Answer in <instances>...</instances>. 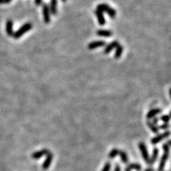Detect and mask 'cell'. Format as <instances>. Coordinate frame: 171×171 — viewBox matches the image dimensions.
Returning a JSON list of instances; mask_svg holds the SVG:
<instances>
[{
  "mask_svg": "<svg viewBox=\"0 0 171 171\" xmlns=\"http://www.w3.org/2000/svg\"><path fill=\"white\" fill-rule=\"evenodd\" d=\"M125 171H131V170L129 168L125 167Z\"/></svg>",
  "mask_w": 171,
  "mask_h": 171,
  "instance_id": "cell-31",
  "label": "cell"
},
{
  "mask_svg": "<svg viewBox=\"0 0 171 171\" xmlns=\"http://www.w3.org/2000/svg\"><path fill=\"white\" fill-rule=\"evenodd\" d=\"M162 112V109L160 108H152L147 113L146 118L148 121H150L151 119H152L153 118H154L155 116H156L158 114H160Z\"/></svg>",
  "mask_w": 171,
  "mask_h": 171,
  "instance_id": "cell-10",
  "label": "cell"
},
{
  "mask_svg": "<svg viewBox=\"0 0 171 171\" xmlns=\"http://www.w3.org/2000/svg\"><path fill=\"white\" fill-rule=\"evenodd\" d=\"M35 4L37 6H39V5H41V4H42V0H35Z\"/></svg>",
  "mask_w": 171,
  "mask_h": 171,
  "instance_id": "cell-28",
  "label": "cell"
},
{
  "mask_svg": "<svg viewBox=\"0 0 171 171\" xmlns=\"http://www.w3.org/2000/svg\"><path fill=\"white\" fill-rule=\"evenodd\" d=\"M97 10L101 11L103 13L105 12L108 14L110 16V17L112 18V19L115 18V16H116V10H115L114 9L112 8V7H110V6L108 5L107 4H104V3L98 4L97 6Z\"/></svg>",
  "mask_w": 171,
  "mask_h": 171,
  "instance_id": "cell-2",
  "label": "cell"
},
{
  "mask_svg": "<svg viewBox=\"0 0 171 171\" xmlns=\"http://www.w3.org/2000/svg\"><path fill=\"white\" fill-rule=\"evenodd\" d=\"M113 34V32L110 30L106 29H99L96 31V35L98 37H110Z\"/></svg>",
  "mask_w": 171,
  "mask_h": 171,
  "instance_id": "cell-16",
  "label": "cell"
},
{
  "mask_svg": "<svg viewBox=\"0 0 171 171\" xmlns=\"http://www.w3.org/2000/svg\"><path fill=\"white\" fill-rule=\"evenodd\" d=\"M160 120L162 121L163 123H168L169 121H170V115H163V116H160Z\"/></svg>",
  "mask_w": 171,
  "mask_h": 171,
  "instance_id": "cell-22",
  "label": "cell"
},
{
  "mask_svg": "<svg viewBox=\"0 0 171 171\" xmlns=\"http://www.w3.org/2000/svg\"><path fill=\"white\" fill-rule=\"evenodd\" d=\"M168 143V146H170V145H171V143H170V140H168V143Z\"/></svg>",
  "mask_w": 171,
  "mask_h": 171,
  "instance_id": "cell-32",
  "label": "cell"
},
{
  "mask_svg": "<svg viewBox=\"0 0 171 171\" xmlns=\"http://www.w3.org/2000/svg\"><path fill=\"white\" fill-rule=\"evenodd\" d=\"M162 148H163V151L164 153H170V146L168 145L167 143H164L162 146Z\"/></svg>",
  "mask_w": 171,
  "mask_h": 171,
  "instance_id": "cell-25",
  "label": "cell"
},
{
  "mask_svg": "<svg viewBox=\"0 0 171 171\" xmlns=\"http://www.w3.org/2000/svg\"><path fill=\"white\" fill-rule=\"evenodd\" d=\"M127 167L129 168L131 170H136L137 171H140L142 169L141 166L139 163H130L127 166Z\"/></svg>",
  "mask_w": 171,
  "mask_h": 171,
  "instance_id": "cell-20",
  "label": "cell"
},
{
  "mask_svg": "<svg viewBox=\"0 0 171 171\" xmlns=\"http://www.w3.org/2000/svg\"><path fill=\"white\" fill-rule=\"evenodd\" d=\"M144 171H155V169L152 167H149V168H147L146 169H145Z\"/></svg>",
  "mask_w": 171,
  "mask_h": 171,
  "instance_id": "cell-29",
  "label": "cell"
},
{
  "mask_svg": "<svg viewBox=\"0 0 171 171\" xmlns=\"http://www.w3.org/2000/svg\"><path fill=\"white\" fill-rule=\"evenodd\" d=\"M53 158H54V155L52 153L49 152L47 155H46V158H45L43 164H42V168L44 170H47L48 168L51 166V163H52Z\"/></svg>",
  "mask_w": 171,
  "mask_h": 171,
  "instance_id": "cell-9",
  "label": "cell"
},
{
  "mask_svg": "<svg viewBox=\"0 0 171 171\" xmlns=\"http://www.w3.org/2000/svg\"><path fill=\"white\" fill-rule=\"evenodd\" d=\"M119 155H120L121 159V161L124 164H127L128 163V156L127 155V153L125 152L124 151H120L119 150Z\"/></svg>",
  "mask_w": 171,
  "mask_h": 171,
  "instance_id": "cell-18",
  "label": "cell"
},
{
  "mask_svg": "<svg viewBox=\"0 0 171 171\" xmlns=\"http://www.w3.org/2000/svg\"><path fill=\"white\" fill-rule=\"evenodd\" d=\"M4 3V0H0V4H3Z\"/></svg>",
  "mask_w": 171,
  "mask_h": 171,
  "instance_id": "cell-33",
  "label": "cell"
},
{
  "mask_svg": "<svg viewBox=\"0 0 171 171\" xmlns=\"http://www.w3.org/2000/svg\"><path fill=\"white\" fill-rule=\"evenodd\" d=\"M12 0H4V3H5V4H9L10 2H11Z\"/></svg>",
  "mask_w": 171,
  "mask_h": 171,
  "instance_id": "cell-30",
  "label": "cell"
},
{
  "mask_svg": "<svg viewBox=\"0 0 171 171\" xmlns=\"http://www.w3.org/2000/svg\"><path fill=\"white\" fill-rule=\"evenodd\" d=\"M158 153H159V150L158 148H154V149L153 150V153L151 157H150V161H149V165L150 166H152L154 163L156 162L157 159H158Z\"/></svg>",
  "mask_w": 171,
  "mask_h": 171,
  "instance_id": "cell-13",
  "label": "cell"
},
{
  "mask_svg": "<svg viewBox=\"0 0 171 171\" xmlns=\"http://www.w3.org/2000/svg\"><path fill=\"white\" fill-rule=\"evenodd\" d=\"M31 28H32V24L30 23V22L25 23V25H22L19 29L16 30L15 32H14L12 37L14 38V39H19V38L22 37L25 33L30 31V30L31 29Z\"/></svg>",
  "mask_w": 171,
  "mask_h": 171,
  "instance_id": "cell-1",
  "label": "cell"
},
{
  "mask_svg": "<svg viewBox=\"0 0 171 171\" xmlns=\"http://www.w3.org/2000/svg\"><path fill=\"white\" fill-rule=\"evenodd\" d=\"M106 42H104V41H94V42H92L89 44V45H88V49L89 50L95 49H97V48L103 47V46H106Z\"/></svg>",
  "mask_w": 171,
  "mask_h": 171,
  "instance_id": "cell-7",
  "label": "cell"
},
{
  "mask_svg": "<svg viewBox=\"0 0 171 171\" xmlns=\"http://www.w3.org/2000/svg\"><path fill=\"white\" fill-rule=\"evenodd\" d=\"M169 157V153H163V155H162L161 158H160V163H159L158 171H163L164 170V168L166 166L167 160Z\"/></svg>",
  "mask_w": 171,
  "mask_h": 171,
  "instance_id": "cell-6",
  "label": "cell"
},
{
  "mask_svg": "<svg viewBox=\"0 0 171 171\" xmlns=\"http://www.w3.org/2000/svg\"><path fill=\"white\" fill-rule=\"evenodd\" d=\"M95 14H96V17H97L98 23L101 26H104L106 25V19L104 17V13L101 11L98 10L96 9V11H95Z\"/></svg>",
  "mask_w": 171,
  "mask_h": 171,
  "instance_id": "cell-11",
  "label": "cell"
},
{
  "mask_svg": "<svg viewBox=\"0 0 171 171\" xmlns=\"http://www.w3.org/2000/svg\"><path fill=\"white\" fill-rule=\"evenodd\" d=\"M110 168H111V163L110 162H107L105 165H104V168L101 170V171H110Z\"/></svg>",
  "mask_w": 171,
  "mask_h": 171,
  "instance_id": "cell-23",
  "label": "cell"
},
{
  "mask_svg": "<svg viewBox=\"0 0 171 171\" xmlns=\"http://www.w3.org/2000/svg\"><path fill=\"white\" fill-rule=\"evenodd\" d=\"M50 152L49 150H48L47 148H44V149L40 150V151H36V152L33 153L31 154V158L34 160H37L44 156V155H46Z\"/></svg>",
  "mask_w": 171,
  "mask_h": 171,
  "instance_id": "cell-8",
  "label": "cell"
},
{
  "mask_svg": "<svg viewBox=\"0 0 171 171\" xmlns=\"http://www.w3.org/2000/svg\"><path fill=\"white\" fill-rule=\"evenodd\" d=\"M151 122H152L154 125H157V124H158V123L159 122V118L155 116V117L153 118L152 119V121Z\"/></svg>",
  "mask_w": 171,
  "mask_h": 171,
  "instance_id": "cell-26",
  "label": "cell"
},
{
  "mask_svg": "<svg viewBox=\"0 0 171 171\" xmlns=\"http://www.w3.org/2000/svg\"><path fill=\"white\" fill-rule=\"evenodd\" d=\"M42 11H43V16H44V21L46 24H49L51 22V13H50L49 5L46 3L43 4L42 7Z\"/></svg>",
  "mask_w": 171,
  "mask_h": 171,
  "instance_id": "cell-5",
  "label": "cell"
},
{
  "mask_svg": "<svg viewBox=\"0 0 171 171\" xmlns=\"http://www.w3.org/2000/svg\"><path fill=\"white\" fill-rule=\"evenodd\" d=\"M57 4H58L57 0H51V1H50L49 7L50 13H51V14L56 15L57 14Z\"/></svg>",
  "mask_w": 171,
  "mask_h": 171,
  "instance_id": "cell-15",
  "label": "cell"
},
{
  "mask_svg": "<svg viewBox=\"0 0 171 171\" xmlns=\"http://www.w3.org/2000/svg\"><path fill=\"white\" fill-rule=\"evenodd\" d=\"M119 44V42H118V41H113V42H110V44H108V45L106 46L105 49H104V54H109L112 50L117 47V46Z\"/></svg>",
  "mask_w": 171,
  "mask_h": 171,
  "instance_id": "cell-12",
  "label": "cell"
},
{
  "mask_svg": "<svg viewBox=\"0 0 171 171\" xmlns=\"http://www.w3.org/2000/svg\"><path fill=\"white\" fill-rule=\"evenodd\" d=\"M138 148L139 150H140V153H141L142 157H143V160H145V162L148 165H149V161H150V155L149 153H148V151L147 150V147L143 142H140L138 143Z\"/></svg>",
  "mask_w": 171,
  "mask_h": 171,
  "instance_id": "cell-3",
  "label": "cell"
},
{
  "mask_svg": "<svg viewBox=\"0 0 171 171\" xmlns=\"http://www.w3.org/2000/svg\"><path fill=\"white\" fill-rule=\"evenodd\" d=\"M6 31L8 36L12 37L14 34L13 29V21L12 20H7L6 22Z\"/></svg>",
  "mask_w": 171,
  "mask_h": 171,
  "instance_id": "cell-14",
  "label": "cell"
},
{
  "mask_svg": "<svg viewBox=\"0 0 171 171\" xmlns=\"http://www.w3.org/2000/svg\"><path fill=\"white\" fill-rule=\"evenodd\" d=\"M170 132L169 131H166L164 133L161 134H158L155 137L153 138L151 140V143L152 145H156L158 143H160V141L163 140L165 138H167L170 136Z\"/></svg>",
  "mask_w": 171,
  "mask_h": 171,
  "instance_id": "cell-4",
  "label": "cell"
},
{
  "mask_svg": "<svg viewBox=\"0 0 171 171\" xmlns=\"http://www.w3.org/2000/svg\"><path fill=\"white\" fill-rule=\"evenodd\" d=\"M170 128V125H169V123H163L162 124V125H160V126L158 127L159 129H161V130H163V131H167L168 128Z\"/></svg>",
  "mask_w": 171,
  "mask_h": 171,
  "instance_id": "cell-24",
  "label": "cell"
},
{
  "mask_svg": "<svg viewBox=\"0 0 171 171\" xmlns=\"http://www.w3.org/2000/svg\"><path fill=\"white\" fill-rule=\"evenodd\" d=\"M119 150L118 148H114L110 151L109 154H108V157H109L110 159H113L116 158L117 155H119Z\"/></svg>",
  "mask_w": 171,
  "mask_h": 171,
  "instance_id": "cell-21",
  "label": "cell"
},
{
  "mask_svg": "<svg viewBox=\"0 0 171 171\" xmlns=\"http://www.w3.org/2000/svg\"><path fill=\"white\" fill-rule=\"evenodd\" d=\"M147 125L148 126V128L151 129V131H152L153 134H158L159 133V128L156 125H154L153 123L151 121H147Z\"/></svg>",
  "mask_w": 171,
  "mask_h": 171,
  "instance_id": "cell-17",
  "label": "cell"
},
{
  "mask_svg": "<svg viewBox=\"0 0 171 171\" xmlns=\"http://www.w3.org/2000/svg\"><path fill=\"white\" fill-rule=\"evenodd\" d=\"M116 49V52H115V54H114V57H115V59H119L121 57L123 51V46H121V45L119 44Z\"/></svg>",
  "mask_w": 171,
  "mask_h": 171,
  "instance_id": "cell-19",
  "label": "cell"
},
{
  "mask_svg": "<svg viewBox=\"0 0 171 171\" xmlns=\"http://www.w3.org/2000/svg\"><path fill=\"white\" fill-rule=\"evenodd\" d=\"M61 1H63V2H65V1H66V0H61Z\"/></svg>",
  "mask_w": 171,
  "mask_h": 171,
  "instance_id": "cell-34",
  "label": "cell"
},
{
  "mask_svg": "<svg viewBox=\"0 0 171 171\" xmlns=\"http://www.w3.org/2000/svg\"><path fill=\"white\" fill-rule=\"evenodd\" d=\"M114 171H121V167L119 166V164H116V166H115Z\"/></svg>",
  "mask_w": 171,
  "mask_h": 171,
  "instance_id": "cell-27",
  "label": "cell"
}]
</instances>
